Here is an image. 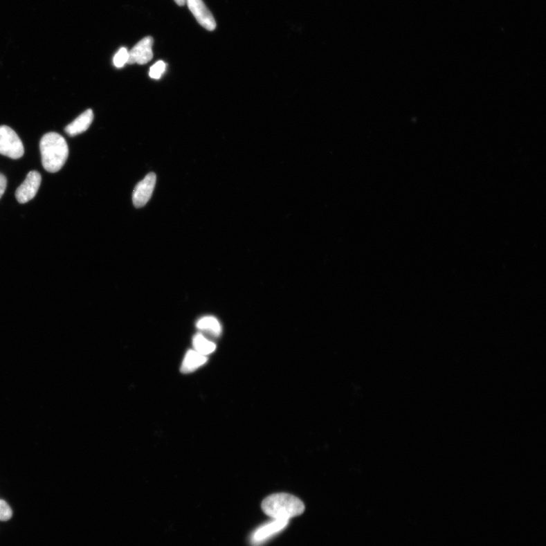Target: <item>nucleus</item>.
I'll return each mask as SVG.
<instances>
[{"label": "nucleus", "mask_w": 546, "mask_h": 546, "mask_svg": "<svg viewBox=\"0 0 546 546\" xmlns=\"http://www.w3.org/2000/svg\"><path fill=\"white\" fill-rule=\"evenodd\" d=\"M197 327L216 337L219 336L221 331L219 320L213 316H205L201 318L197 322Z\"/></svg>", "instance_id": "11"}, {"label": "nucleus", "mask_w": 546, "mask_h": 546, "mask_svg": "<svg viewBox=\"0 0 546 546\" xmlns=\"http://www.w3.org/2000/svg\"><path fill=\"white\" fill-rule=\"evenodd\" d=\"M261 506L266 516L273 520H289L300 516L305 510L302 500L288 493H276L268 496Z\"/></svg>", "instance_id": "2"}, {"label": "nucleus", "mask_w": 546, "mask_h": 546, "mask_svg": "<svg viewBox=\"0 0 546 546\" xmlns=\"http://www.w3.org/2000/svg\"><path fill=\"white\" fill-rule=\"evenodd\" d=\"M41 174L37 171H31L28 174L26 179L18 188L15 197L20 203H26L35 199L39 186L42 184Z\"/></svg>", "instance_id": "4"}, {"label": "nucleus", "mask_w": 546, "mask_h": 546, "mask_svg": "<svg viewBox=\"0 0 546 546\" xmlns=\"http://www.w3.org/2000/svg\"><path fill=\"white\" fill-rule=\"evenodd\" d=\"M156 176L154 173H149L148 175L134 188L132 200L133 203L137 208L144 207L149 201L154 192L156 185Z\"/></svg>", "instance_id": "5"}, {"label": "nucleus", "mask_w": 546, "mask_h": 546, "mask_svg": "<svg viewBox=\"0 0 546 546\" xmlns=\"http://www.w3.org/2000/svg\"><path fill=\"white\" fill-rule=\"evenodd\" d=\"M165 69L166 65L163 61L157 62L150 68L149 75L153 79H160L165 73Z\"/></svg>", "instance_id": "14"}, {"label": "nucleus", "mask_w": 546, "mask_h": 546, "mask_svg": "<svg viewBox=\"0 0 546 546\" xmlns=\"http://www.w3.org/2000/svg\"><path fill=\"white\" fill-rule=\"evenodd\" d=\"M6 186H7L6 178L3 175L2 173H0V199H1L2 196L5 193Z\"/></svg>", "instance_id": "16"}, {"label": "nucleus", "mask_w": 546, "mask_h": 546, "mask_svg": "<svg viewBox=\"0 0 546 546\" xmlns=\"http://www.w3.org/2000/svg\"><path fill=\"white\" fill-rule=\"evenodd\" d=\"M93 120V113L92 109L86 110L75 120L66 126L65 131L69 136L75 137L88 130Z\"/></svg>", "instance_id": "9"}, {"label": "nucleus", "mask_w": 546, "mask_h": 546, "mask_svg": "<svg viewBox=\"0 0 546 546\" xmlns=\"http://www.w3.org/2000/svg\"><path fill=\"white\" fill-rule=\"evenodd\" d=\"M193 345L194 351L202 355L207 356L216 350V345L206 338L202 334L194 337Z\"/></svg>", "instance_id": "12"}, {"label": "nucleus", "mask_w": 546, "mask_h": 546, "mask_svg": "<svg viewBox=\"0 0 546 546\" xmlns=\"http://www.w3.org/2000/svg\"><path fill=\"white\" fill-rule=\"evenodd\" d=\"M42 164L47 172H59L65 165L69 156V147L65 138L58 133L45 134L39 143Z\"/></svg>", "instance_id": "1"}, {"label": "nucleus", "mask_w": 546, "mask_h": 546, "mask_svg": "<svg viewBox=\"0 0 546 546\" xmlns=\"http://www.w3.org/2000/svg\"><path fill=\"white\" fill-rule=\"evenodd\" d=\"M12 517L10 506L4 500H0V521L10 520Z\"/></svg>", "instance_id": "15"}, {"label": "nucleus", "mask_w": 546, "mask_h": 546, "mask_svg": "<svg viewBox=\"0 0 546 546\" xmlns=\"http://www.w3.org/2000/svg\"><path fill=\"white\" fill-rule=\"evenodd\" d=\"M25 153V149L17 132L9 126H0V154L19 159Z\"/></svg>", "instance_id": "3"}, {"label": "nucleus", "mask_w": 546, "mask_h": 546, "mask_svg": "<svg viewBox=\"0 0 546 546\" xmlns=\"http://www.w3.org/2000/svg\"><path fill=\"white\" fill-rule=\"evenodd\" d=\"M129 52L125 47L117 52L113 58L114 66L116 68H122L126 63H128Z\"/></svg>", "instance_id": "13"}, {"label": "nucleus", "mask_w": 546, "mask_h": 546, "mask_svg": "<svg viewBox=\"0 0 546 546\" xmlns=\"http://www.w3.org/2000/svg\"><path fill=\"white\" fill-rule=\"evenodd\" d=\"M153 44L152 37L142 39L129 52V64L137 63L139 65H145L152 60L154 57Z\"/></svg>", "instance_id": "7"}, {"label": "nucleus", "mask_w": 546, "mask_h": 546, "mask_svg": "<svg viewBox=\"0 0 546 546\" xmlns=\"http://www.w3.org/2000/svg\"><path fill=\"white\" fill-rule=\"evenodd\" d=\"M289 525V520H273L255 530L251 537V542L254 545H258L266 541L273 535L278 534Z\"/></svg>", "instance_id": "8"}, {"label": "nucleus", "mask_w": 546, "mask_h": 546, "mask_svg": "<svg viewBox=\"0 0 546 546\" xmlns=\"http://www.w3.org/2000/svg\"><path fill=\"white\" fill-rule=\"evenodd\" d=\"M179 6H183L186 4V0H174Z\"/></svg>", "instance_id": "17"}, {"label": "nucleus", "mask_w": 546, "mask_h": 546, "mask_svg": "<svg viewBox=\"0 0 546 546\" xmlns=\"http://www.w3.org/2000/svg\"><path fill=\"white\" fill-rule=\"evenodd\" d=\"M190 11L192 12L197 22L204 28L212 31L217 28V22L212 13L206 6L203 0H186Z\"/></svg>", "instance_id": "6"}, {"label": "nucleus", "mask_w": 546, "mask_h": 546, "mask_svg": "<svg viewBox=\"0 0 546 546\" xmlns=\"http://www.w3.org/2000/svg\"><path fill=\"white\" fill-rule=\"evenodd\" d=\"M207 361V356L202 355L194 350H190L187 352L183 363H182L181 371L183 374L192 373L203 366Z\"/></svg>", "instance_id": "10"}]
</instances>
